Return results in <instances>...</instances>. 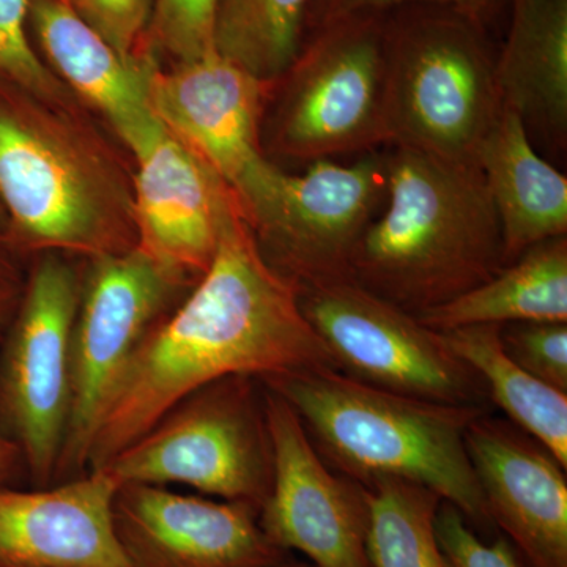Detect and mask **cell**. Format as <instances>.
Here are the masks:
<instances>
[{
	"label": "cell",
	"mask_w": 567,
	"mask_h": 567,
	"mask_svg": "<svg viewBox=\"0 0 567 567\" xmlns=\"http://www.w3.org/2000/svg\"><path fill=\"white\" fill-rule=\"evenodd\" d=\"M22 462V454L17 443L0 429V487L6 486L7 481L17 472Z\"/></svg>",
	"instance_id": "31"
},
{
	"label": "cell",
	"mask_w": 567,
	"mask_h": 567,
	"mask_svg": "<svg viewBox=\"0 0 567 567\" xmlns=\"http://www.w3.org/2000/svg\"><path fill=\"white\" fill-rule=\"evenodd\" d=\"M446 344L480 375L492 405L527 432L567 470V393L514 363L499 341V324L442 331Z\"/></svg>",
	"instance_id": "22"
},
{
	"label": "cell",
	"mask_w": 567,
	"mask_h": 567,
	"mask_svg": "<svg viewBox=\"0 0 567 567\" xmlns=\"http://www.w3.org/2000/svg\"><path fill=\"white\" fill-rule=\"evenodd\" d=\"M275 82L212 51L169 69L159 65L151 81L152 110L234 188L265 156L262 126Z\"/></svg>",
	"instance_id": "16"
},
{
	"label": "cell",
	"mask_w": 567,
	"mask_h": 567,
	"mask_svg": "<svg viewBox=\"0 0 567 567\" xmlns=\"http://www.w3.org/2000/svg\"><path fill=\"white\" fill-rule=\"evenodd\" d=\"M336 368L300 305V287L270 265L244 210L224 227L208 270L137 350L93 436L102 468L197 388L229 375L265 380Z\"/></svg>",
	"instance_id": "1"
},
{
	"label": "cell",
	"mask_w": 567,
	"mask_h": 567,
	"mask_svg": "<svg viewBox=\"0 0 567 567\" xmlns=\"http://www.w3.org/2000/svg\"><path fill=\"white\" fill-rule=\"evenodd\" d=\"M465 446L488 516L528 567H567L566 468L507 417L476 416Z\"/></svg>",
	"instance_id": "15"
},
{
	"label": "cell",
	"mask_w": 567,
	"mask_h": 567,
	"mask_svg": "<svg viewBox=\"0 0 567 567\" xmlns=\"http://www.w3.org/2000/svg\"><path fill=\"white\" fill-rule=\"evenodd\" d=\"M121 486H186L260 511L274 480L265 390L229 375L186 394L103 465Z\"/></svg>",
	"instance_id": "7"
},
{
	"label": "cell",
	"mask_w": 567,
	"mask_h": 567,
	"mask_svg": "<svg viewBox=\"0 0 567 567\" xmlns=\"http://www.w3.org/2000/svg\"><path fill=\"white\" fill-rule=\"evenodd\" d=\"M260 382L289 402L336 472L360 484L395 480L431 488L456 506L477 535L494 532L465 446L466 427L491 410L391 393L336 368Z\"/></svg>",
	"instance_id": "4"
},
{
	"label": "cell",
	"mask_w": 567,
	"mask_h": 567,
	"mask_svg": "<svg viewBox=\"0 0 567 567\" xmlns=\"http://www.w3.org/2000/svg\"><path fill=\"white\" fill-rule=\"evenodd\" d=\"M219 0H155L148 50L171 65L215 51V18Z\"/></svg>",
	"instance_id": "26"
},
{
	"label": "cell",
	"mask_w": 567,
	"mask_h": 567,
	"mask_svg": "<svg viewBox=\"0 0 567 567\" xmlns=\"http://www.w3.org/2000/svg\"><path fill=\"white\" fill-rule=\"evenodd\" d=\"M118 488L104 468L48 491L0 487V567H133L115 533Z\"/></svg>",
	"instance_id": "18"
},
{
	"label": "cell",
	"mask_w": 567,
	"mask_h": 567,
	"mask_svg": "<svg viewBox=\"0 0 567 567\" xmlns=\"http://www.w3.org/2000/svg\"><path fill=\"white\" fill-rule=\"evenodd\" d=\"M29 25L44 63L102 115L133 159L147 152L164 130L151 104L152 76L162 63L152 54H121L62 0H31Z\"/></svg>",
	"instance_id": "17"
},
{
	"label": "cell",
	"mask_w": 567,
	"mask_h": 567,
	"mask_svg": "<svg viewBox=\"0 0 567 567\" xmlns=\"http://www.w3.org/2000/svg\"><path fill=\"white\" fill-rule=\"evenodd\" d=\"M282 567H315L309 561H300V559H292V561L287 563Z\"/></svg>",
	"instance_id": "35"
},
{
	"label": "cell",
	"mask_w": 567,
	"mask_h": 567,
	"mask_svg": "<svg viewBox=\"0 0 567 567\" xmlns=\"http://www.w3.org/2000/svg\"><path fill=\"white\" fill-rule=\"evenodd\" d=\"M133 175L87 107L0 78V205L17 256L89 260L136 248Z\"/></svg>",
	"instance_id": "2"
},
{
	"label": "cell",
	"mask_w": 567,
	"mask_h": 567,
	"mask_svg": "<svg viewBox=\"0 0 567 567\" xmlns=\"http://www.w3.org/2000/svg\"><path fill=\"white\" fill-rule=\"evenodd\" d=\"M264 390L274 480L260 528L275 546L305 555L315 567H371L365 487L331 468L289 402Z\"/></svg>",
	"instance_id": "12"
},
{
	"label": "cell",
	"mask_w": 567,
	"mask_h": 567,
	"mask_svg": "<svg viewBox=\"0 0 567 567\" xmlns=\"http://www.w3.org/2000/svg\"><path fill=\"white\" fill-rule=\"evenodd\" d=\"M385 17L349 14L308 32L271 91L264 151L317 162L390 145Z\"/></svg>",
	"instance_id": "6"
},
{
	"label": "cell",
	"mask_w": 567,
	"mask_h": 567,
	"mask_svg": "<svg viewBox=\"0 0 567 567\" xmlns=\"http://www.w3.org/2000/svg\"><path fill=\"white\" fill-rule=\"evenodd\" d=\"M363 486L371 511V567H454L435 532L442 496L404 481L379 480Z\"/></svg>",
	"instance_id": "24"
},
{
	"label": "cell",
	"mask_w": 567,
	"mask_h": 567,
	"mask_svg": "<svg viewBox=\"0 0 567 567\" xmlns=\"http://www.w3.org/2000/svg\"><path fill=\"white\" fill-rule=\"evenodd\" d=\"M386 155V208L353 254L352 279L421 316L505 267L502 226L476 162L406 147Z\"/></svg>",
	"instance_id": "3"
},
{
	"label": "cell",
	"mask_w": 567,
	"mask_h": 567,
	"mask_svg": "<svg viewBox=\"0 0 567 567\" xmlns=\"http://www.w3.org/2000/svg\"><path fill=\"white\" fill-rule=\"evenodd\" d=\"M502 226L505 262L567 234V178L533 145L516 112L503 107L477 152Z\"/></svg>",
	"instance_id": "20"
},
{
	"label": "cell",
	"mask_w": 567,
	"mask_h": 567,
	"mask_svg": "<svg viewBox=\"0 0 567 567\" xmlns=\"http://www.w3.org/2000/svg\"><path fill=\"white\" fill-rule=\"evenodd\" d=\"M9 287H22L21 270L17 254L11 251L7 241L0 237V289Z\"/></svg>",
	"instance_id": "32"
},
{
	"label": "cell",
	"mask_w": 567,
	"mask_h": 567,
	"mask_svg": "<svg viewBox=\"0 0 567 567\" xmlns=\"http://www.w3.org/2000/svg\"><path fill=\"white\" fill-rule=\"evenodd\" d=\"M506 0H312L306 21V35L327 22L349 14L388 13L406 6H442L470 14L488 24Z\"/></svg>",
	"instance_id": "30"
},
{
	"label": "cell",
	"mask_w": 567,
	"mask_h": 567,
	"mask_svg": "<svg viewBox=\"0 0 567 567\" xmlns=\"http://www.w3.org/2000/svg\"><path fill=\"white\" fill-rule=\"evenodd\" d=\"M417 319L436 331L472 324L567 322L566 235L533 246L494 278Z\"/></svg>",
	"instance_id": "21"
},
{
	"label": "cell",
	"mask_w": 567,
	"mask_h": 567,
	"mask_svg": "<svg viewBox=\"0 0 567 567\" xmlns=\"http://www.w3.org/2000/svg\"><path fill=\"white\" fill-rule=\"evenodd\" d=\"M62 2H70V0H62Z\"/></svg>",
	"instance_id": "36"
},
{
	"label": "cell",
	"mask_w": 567,
	"mask_h": 567,
	"mask_svg": "<svg viewBox=\"0 0 567 567\" xmlns=\"http://www.w3.org/2000/svg\"><path fill=\"white\" fill-rule=\"evenodd\" d=\"M29 6L31 0H0V78L47 102L84 106L32 47Z\"/></svg>",
	"instance_id": "25"
},
{
	"label": "cell",
	"mask_w": 567,
	"mask_h": 567,
	"mask_svg": "<svg viewBox=\"0 0 567 567\" xmlns=\"http://www.w3.org/2000/svg\"><path fill=\"white\" fill-rule=\"evenodd\" d=\"M300 305L342 374L391 393L492 412L483 380L442 331L354 279L300 287Z\"/></svg>",
	"instance_id": "10"
},
{
	"label": "cell",
	"mask_w": 567,
	"mask_h": 567,
	"mask_svg": "<svg viewBox=\"0 0 567 567\" xmlns=\"http://www.w3.org/2000/svg\"><path fill=\"white\" fill-rule=\"evenodd\" d=\"M312 0H219L215 51L259 80L275 82L306 39Z\"/></svg>",
	"instance_id": "23"
},
{
	"label": "cell",
	"mask_w": 567,
	"mask_h": 567,
	"mask_svg": "<svg viewBox=\"0 0 567 567\" xmlns=\"http://www.w3.org/2000/svg\"><path fill=\"white\" fill-rule=\"evenodd\" d=\"M137 248L199 281L240 199L210 163L166 128L134 159Z\"/></svg>",
	"instance_id": "14"
},
{
	"label": "cell",
	"mask_w": 567,
	"mask_h": 567,
	"mask_svg": "<svg viewBox=\"0 0 567 567\" xmlns=\"http://www.w3.org/2000/svg\"><path fill=\"white\" fill-rule=\"evenodd\" d=\"M435 532L440 546L454 567H520L516 551L505 536L486 543L451 503L442 502L440 505Z\"/></svg>",
	"instance_id": "29"
},
{
	"label": "cell",
	"mask_w": 567,
	"mask_h": 567,
	"mask_svg": "<svg viewBox=\"0 0 567 567\" xmlns=\"http://www.w3.org/2000/svg\"><path fill=\"white\" fill-rule=\"evenodd\" d=\"M85 262L71 338L69 432L55 480L84 472L100 420L137 350L197 282L137 246Z\"/></svg>",
	"instance_id": "9"
},
{
	"label": "cell",
	"mask_w": 567,
	"mask_h": 567,
	"mask_svg": "<svg viewBox=\"0 0 567 567\" xmlns=\"http://www.w3.org/2000/svg\"><path fill=\"white\" fill-rule=\"evenodd\" d=\"M82 271L58 252L40 254L11 319L0 358L3 432L21 450L33 483L58 475L69 432L71 338Z\"/></svg>",
	"instance_id": "11"
},
{
	"label": "cell",
	"mask_w": 567,
	"mask_h": 567,
	"mask_svg": "<svg viewBox=\"0 0 567 567\" xmlns=\"http://www.w3.org/2000/svg\"><path fill=\"white\" fill-rule=\"evenodd\" d=\"M114 525L133 567H282L292 554L275 546L245 503L123 484Z\"/></svg>",
	"instance_id": "13"
},
{
	"label": "cell",
	"mask_w": 567,
	"mask_h": 567,
	"mask_svg": "<svg viewBox=\"0 0 567 567\" xmlns=\"http://www.w3.org/2000/svg\"><path fill=\"white\" fill-rule=\"evenodd\" d=\"M22 287H9V289H0V327L13 316L17 309L18 300H20Z\"/></svg>",
	"instance_id": "33"
},
{
	"label": "cell",
	"mask_w": 567,
	"mask_h": 567,
	"mask_svg": "<svg viewBox=\"0 0 567 567\" xmlns=\"http://www.w3.org/2000/svg\"><path fill=\"white\" fill-rule=\"evenodd\" d=\"M499 341L514 363L567 393V322L499 324Z\"/></svg>",
	"instance_id": "27"
},
{
	"label": "cell",
	"mask_w": 567,
	"mask_h": 567,
	"mask_svg": "<svg viewBox=\"0 0 567 567\" xmlns=\"http://www.w3.org/2000/svg\"><path fill=\"white\" fill-rule=\"evenodd\" d=\"M7 226H9V224H7L6 212H3L2 205H0V237H2L3 240H6Z\"/></svg>",
	"instance_id": "34"
},
{
	"label": "cell",
	"mask_w": 567,
	"mask_h": 567,
	"mask_svg": "<svg viewBox=\"0 0 567 567\" xmlns=\"http://www.w3.org/2000/svg\"><path fill=\"white\" fill-rule=\"evenodd\" d=\"M265 259L298 287L352 278L353 254L386 197V155L353 164L317 159L284 173L267 156L235 183Z\"/></svg>",
	"instance_id": "8"
},
{
	"label": "cell",
	"mask_w": 567,
	"mask_h": 567,
	"mask_svg": "<svg viewBox=\"0 0 567 567\" xmlns=\"http://www.w3.org/2000/svg\"><path fill=\"white\" fill-rule=\"evenodd\" d=\"M505 44L496 54L503 107L551 151L567 145V0H509Z\"/></svg>",
	"instance_id": "19"
},
{
	"label": "cell",
	"mask_w": 567,
	"mask_h": 567,
	"mask_svg": "<svg viewBox=\"0 0 567 567\" xmlns=\"http://www.w3.org/2000/svg\"><path fill=\"white\" fill-rule=\"evenodd\" d=\"M69 3L121 54L126 58L152 54L148 29L155 0H70Z\"/></svg>",
	"instance_id": "28"
},
{
	"label": "cell",
	"mask_w": 567,
	"mask_h": 567,
	"mask_svg": "<svg viewBox=\"0 0 567 567\" xmlns=\"http://www.w3.org/2000/svg\"><path fill=\"white\" fill-rule=\"evenodd\" d=\"M385 52L391 147L476 162L503 112L487 24L450 7H399Z\"/></svg>",
	"instance_id": "5"
}]
</instances>
